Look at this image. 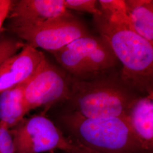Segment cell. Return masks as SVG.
Masks as SVG:
<instances>
[{"label":"cell","instance_id":"6da1fadb","mask_svg":"<svg viewBox=\"0 0 153 153\" xmlns=\"http://www.w3.org/2000/svg\"><path fill=\"white\" fill-rule=\"evenodd\" d=\"M94 21L100 36L122 64V82L142 96L153 95V44L126 24L111 20L103 14L94 16Z\"/></svg>","mask_w":153,"mask_h":153},{"label":"cell","instance_id":"7a4b0ae2","mask_svg":"<svg viewBox=\"0 0 153 153\" xmlns=\"http://www.w3.org/2000/svg\"><path fill=\"white\" fill-rule=\"evenodd\" d=\"M55 124L69 140L99 153H153L143 146L124 119L88 118L63 111Z\"/></svg>","mask_w":153,"mask_h":153},{"label":"cell","instance_id":"3957f363","mask_svg":"<svg viewBox=\"0 0 153 153\" xmlns=\"http://www.w3.org/2000/svg\"><path fill=\"white\" fill-rule=\"evenodd\" d=\"M141 95L119 78L104 74L88 79L71 78V93L64 111L88 118L119 117L126 120L134 101Z\"/></svg>","mask_w":153,"mask_h":153},{"label":"cell","instance_id":"277c9868","mask_svg":"<svg viewBox=\"0 0 153 153\" xmlns=\"http://www.w3.org/2000/svg\"><path fill=\"white\" fill-rule=\"evenodd\" d=\"M16 153H68L71 141L44 114L24 118L10 129Z\"/></svg>","mask_w":153,"mask_h":153},{"label":"cell","instance_id":"5b68a950","mask_svg":"<svg viewBox=\"0 0 153 153\" xmlns=\"http://www.w3.org/2000/svg\"><path fill=\"white\" fill-rule=\"evenodd\" d=\"M10 30L25 44L50 53L62 49L77 39L91 35L71 13L38 25L10 27Z\"/></svg>","mask_w":153,"mask_h":153},{"label":"cell","instance_id":"8992f818","mask_svg":"<svg viewBox=\"0 0 153 153\" xmlns=\"http://www.w3.org/2000/svg\"><path fill=\"white\" fill-rule=\"evenodd\" d=\"M71 78L45 57L36 71L25 84L24 98L29 111L39 107L48 108L64 103L71 93Z\"/></svg>","mask_w":153,"mask_h":153},{"label":"cell","instance_id":"52a82bcc","mask_svg":"<svg viewBox=\"0 0 153 153\" xmlns=\"http://www.w3.org/2000/svg\"><path fill=\"white\" fill-rule=\"evenodd\" d=\"M64 0L12 1L7 18L10 27H23L38 25L70 14Z\"/></svg>","mask_w":153,"mask_h":153},{"label":"cell","instance_id":"ba28073f","mask_svg":"<svg viewBox=\"0 0 153 153\" xmlns=\"http://www.w3.org/2000/svg\"><path fill=\"white\" fill-rule=\"evenodd\" d=\"M45 57L38 49L25 44L7 59L0 65V93L27 81Z\"/></svg>","mask_w":153,"mask_h":153},{"label":"cell","instance_id":"9c48e42d","mask_svg":"<svg viewBox=\"0 0 153 153\" xmlns=\"http://www.w3.org/2000/svg\"><path fill=\"white\" fill-rule=\"evenodd\" d=\"M126 120L143 146L153 152V95L137 98L129 110Z\"/></svg>","mask_w":153,"mask_h":153},{"label":"cell","instance_id":"30bf717a","mask_svg":"<svg viewBox=\"0 0 153 153\" xmlns=\"http://www.w3.org/2000/svg\"><path fill=\"white\" fill-rule=\"evenodd\" d=\"M26 82L0 93V126L10 130L30 112L24 98Z\"/></svg>","mask_w":153,"mask_h":153},{"label":"cell","instance_id":"8fae6325","mask_svg":"<svg viewBox=\"0 0 153 153\" xmlns=\"http://www.w3.org/2000/svg\"><path fill=\"white\" fill-rule=\"evenodd\" d=\"M133 31L153 44V0H124Z\"/></svg>","mask_w":153,"mask_h":153},{"label":"cell","instance_id":"7c38bea8","mask_svg":"<svg viewBox=\"0 0 153 153\" xmlns=\"http://www.w3.org/2000/svg\"><path fill=\"white\" fill-rule=\"evenodd\" d=\"M98 4L96 0H64V5L67 10L88 13L93 16L102 14Z\"/></svg>","mask_w":153,"mask_h":153},{"label":"cell","instance_id":"4fadbf2b","mask_svg":"<svg viewBox=\"0 0 153 153\" xmlns=\"http://www.w3.org/2000/svg\"><path fill=\"white\" fill-rule=\"evenodd\" d=\"M25 44L21 40L11 37L0 39V65L7 59L18 52Z\"/></svg>","mask_w":153,"mask_h":153},{"label":"cell","instance_id":"5bb4252c","mask_svg":"<svg viewBox=\"0 0 153 153\" xmlns=\"http://www.w3.org/2000/svg\"><path fill=\"white\" fill-rule=\"evenodd\" d=\"M0 153H16L11 132L2 127L0 137Z\"/></svg>","mask_w":153,"mask_h":153},{"label":"cell","instance_id":"9a60e30c","mask_svg":"<svg viewBox=\"0 0 153 153\" xmlns=\"http://www.w3.org/2000/svg\"><path fill=\"white\" fill-rule=\"evenodd\" d=\"M12 1L0 0V31L7 19L10 9Z\"/></svg>","mask_w":153,"mask_h":153},{"label":"cell","instance_id":"2e32d148","mask_svg":"<svg viewBox=\"0 0 153 153\" xmlns=\"http://www.w3.org/2000/svg\"><path fill=\"white\" fill-rule=\"evenodd\" d=\"M68 153H99L86 148L79 143L71 141V146Z\"/></svg>","mask_w":153,"mask_h":153},{"label":"cell","instance_id":"e0dca14e","mask_svg":"<svg viewBox=\"0 0 153 153\" xmlns=\"http://www.w3.org/2000/svg\"><path fill=\"white\" fill-rule=\"evenodd\" d=\"M1 131H2V127L0 126V137H1Z\"/></svg>","mask_w":153,"mask_h":153},{"label":"cell","instance_id":"ac0fdd59","mask_svg":"<svg viewBox=\"0 0 153 153\" xmlns=\"http://www.w3.org/2000/svg\"><path fill=\"white\" fill-rule=\"evenodd\" d=\"M56 153V152H52V153Z\"/></svg>","mask_w":153,"mask_h":153}]
</instances>
